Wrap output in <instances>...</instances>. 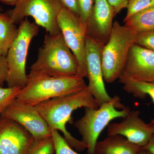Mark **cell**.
Returning <instances> with one entry per match:
<instances>
[{"label":"cell","instance_id":"obj_1","mask_svg":"<svg viewBox=\"0 0 154 154\" xmlns=\"http://www.w3.org/2000/svg\"><path fill=\"white\" fill-rule=\"evenodd\" d=\"M99 106V102L87 87L77 94L53 98L42 102L35 107L51 131H60L69 145L78 151H83L87 149V146L68 131L66 123L72 121V113L78 108L84 107L98 109Z\"/></svg>","mask_w":154,"mask_h":154},{"label":"cell","instance_id":"obj_2","mask_svg":"<svg viewBox=\"0 0 154 154\" xmlns=\"http://www.w3.org/2000/svg\"><path fill=\"white\" fill-rule=\"evenodd\" d=\"M76 59L65 42L61 33L45 36L37 59L30 67L28 80L45 77L77 75Z\"/></svg>","mask_w":154,"mask_h":154},{"label":"cell","instance_id":"obj_3","mask_svg":"<svg viewBox=\"0 0 154 154\" xmlns=\"http://www.w3.org/2000/svg\"><path fill=\"white\" fill-rule=\"evenodd\" d=\"M87 87L84 78L78 75L41 77L28 80L16 99L35 106L53 98L77 94Z\"/></svg>","mask_w":154,"mask_h":154},{"label":"cell","instance_id":"obj_4","mask_svg":"<svg viewBox=\"0 0 154 154\" xmlns=\"http://www.w3.org/2000/svg\"><path fill=\"white\" fill-rule=\"evenodd\" d=\"M85 108V114L74 125L87 146L88 154H95V147L102 131L113 119L125 118L131 110L122 104L117 96L100 105L98 109Z\"/></svg>","mask_w":154,"mask_h":154},{"label":"cell","instance_id":"obj_5","mask_svg":"<svg viewBox=\"0 0 154 154\" xmlns=\"http://www.w3.org/2000/svg\"><path fill=\"white\" fill-rule=\"evenodd\" d=\"M136 36V33L125 25L113 22L110 38L102 50V72L106 82H114L121 76Z\"/></svg>","mask_w":154,"mask_h":154},{"label":"cell","instance_id":"obj_6","mask_svg":"<svg viewBox=\"0 0 154 154\" xmlns=\"http://www.w3.org/2000/svg\"><path fill=\"white\" fill-rule=\"evenodd\" d=\"M38 26L27 18L20 23L17 37L6 56L8 67L7 83L9 88L22 89L27 85L26 64L28 49L32 39L38 35Z\"/></svg>","mask_w":154,"mask_h":154},{"label":"cell","instance_id":"obj_7","mask_svg":"<svg viewBox=\"0 0 154 154\" xmlns=\"http://www.w3.org/2000/svg\"><path fill=\"white\" fill-rule=\"evenodd\" d=\"M63 7L59 0H20L6 13L16 25L31 17L36 25L45 28L47 33L56 35L61 32L57 19Z\"/></svg>","mask_w":154,"mask_h":154},{"label":"cell","instance_id":"obj_8","mask_svg":"<svg viewBox=\"0 0 154 154\" xmlns=\"http://www.w3.org/2000/svg\"><path fill=\"white\" fill-rule=\"evenodd\" d=\"M57 22L65 42L76 59L77 75L87 78L86 24L63 7L58 14Z\"/></svg>","mask_w":154,"mask_h":154},{"label":"cell","instance_id":"obj_9","mask_svg":"<svg viewBox=\"0 0 154 154\" xmlns=\"http://www.w3.org/2000/svg\"><path fill=\"white\" fill-rule=\"evenodd\" d=\"M1 116L14 120L30 132L35 139L52 136L46 122L35 106L15 99L3 111Z\"/></svg>","mask_w":154,"mask_h":154},{"label":"cell","instance_id":"obj_10","mask_svg":"<svg viewBox=\"0 0 154 154\" xmlns=\"http://www.w3.org/2000/svg\"><path fill=\"white\" fill-rule=\"evenodd\" d=\"M104 46L87 36L86 58L88 88L99 105L109 102L112 97L107 94L105 88L102 72V50Z\"/></svg>","mask_w":154,"mask_h":154},{"label":"cell","instance_id":"obj_11","mask_svg":"<svg viewBox=\"0 0 154 154\" xmlns=\"http://www.w3.org/2000/svg\"><path fill=\"white\" fill-rule=\"evenodd\" d=\"M34 140L19 123L0 117V154H28Z\"/></svg>","mask_w":154,"mask_h":154},{"label":"cell","instance_id":"obj_12","mask_svg":"<svg viewBox=\"0 0 154 154\" xmlns=\"http://www.w3.org/2000/svg\"><path fill=\"white\" fill-rule=\"evenodd\" d=\"M139 111L130 110L120 122H113L107 127V135H120L141 148L148 142L154 134L150 123L147 124L139 117Z\"/></svg>","mask_w":154,"mask_h":154},{"label":"cell","instance_id":"obj_13","mask_svg":"<svg viewBox=\"0 0 154 154\" xmlns=\"http://www.w3.org/2000/svg\"><path fill=\"white\" fill-rule=\"evenodd\" d=\"M121 76L139 82H154V51L134 44Z\"/></svg>","mask_w":154,"mask_h":154},{"label":"cell","instance_id":"obj_14","mask_svg":"<svg viewBox=\"0 0 154 154\" xmlns=\"http://www.w3.org/2000/svg\"><path fill=\"white\" fill-rule=\"evenodd\" d=\"M115 16L107 0H94L92 14L86 24L87 36L105 46L110 38Z\"/></svg>","mask_w":154,"mask_h":154},{"label":"cell","instance_id":"obj_15","mask_svg":"<svg viewBox=\"0 0 154 154\" xmlns=\"http://www.w3.org/2000/svg\"><path fill=\"white\" fill-rule=\"evenodd\" d=\"M141 148L120 135H107L97 142L95 154H137Z\"/></svg>","mask_w":154,"mask_h":154},{"label":"cell","instance_id":"obj_16","mask_svg":"<svg viewBox=\"0 0 154 154\" xmlns=\"http://www.w3.org/2000/svg\"><path fill=\"white\" fill-rule=\"evenodd\" d=\"M18 31V28L8 14L0 13V56L6 57Z\"/></svg>","mask_w":154,"mask_h":154},{"label":"cell","instance_id":"obj_17","mask_svg":"<svg viewBox=\"0 0 154 154\" xmlns=\"http://www.w3.org/2000/svg\"><path fill=\"white\" fill-rule=\"evenodd\" d=\"M124 22L125 26L136 33L154 30V5L135 14Z\"/></svg>","mask_w":154,"mask_h":154},{"label":"cell","instance_id":"obj_18","mask_svg":"<svg viewBox=\"0 0 154 154\" xmlns=\"http://www.w3.org/2000/svg\"><path fill=\"white\" fill-rule=\"evenodd\" d=\"M119 79V82L123 85V90L128 93L141 99H145L148 95L154 103V82H139L126 79L122 76ZM150 123L154 124V119Z\"/></svg>","mask_w":154,"mask_h":154},{"label":"cell","instance_id":"obj_19","mask_svg":"<svg viewBox=\"0 0 154 154\" xmlns=\"http://www.w3.org/2000/svg\"><path fill=\"white\" fill-rule=\"evenodd\" d=\"M54 143L52 136L42 138L35 139L28 154H54Z\"/></svg>","mask_w":154,"mask_h":154},{"label":"cell","instance_id":"obj_20","mask_svg":"<svg viewBox=\"0 0 154 154\" xmlns=\"http://www.w3.org/2000/svg\"><path fill=\"white\" fill-rule=\"evenodd\" d=\"M21 89L19 87L4 88L0 86V117L6 107L16 99Z\"/></svg>","mask_w":154,"mask_h":154},{"label":"cell","instance_id":"obj_21","mask_svg":"<svg viewBox=\"0 0 154 154\" xmlns=\"http://www.w3.org/2000/svg\"><path fill=\"white\" fill-rule=\"evenodd\" d=\"M154 5V0H129L127 12L123 22L135 14Z\"/></svg>","mask_w":154,"mask_h":154},{"label":"cell","instance_id":"obj_22","mask_svg":"<svg viewBox=\"0 0 154 154\" xmlns=\"http://www.w3.org/2000/svg\"><path fill=\"white\" fill-rule=\"evenodd\" d=\"M55 154H79L72 149L58 131H51Z\"/></svg>","mask_w":154,"mask_h":154},{"label":"cell","instance_id":"obj_23","mask_svg":"<svg viewBox=\"0 0 154 154\" xmlns=\"http://www.w3.org/2000/svg\"><path fill=\"white\" fill-rule=\"evenodd\" d=\"M135 44L154 51V30L136 33Z\"/></svg>","mask_w":154,"mask_h":154},{"label":"cell","instance_id":"obj_24","mask_svg":"<svg viewBox=\"0 0 154 154\" xmlns=\"http://www.w3.org/2000/svg\"><path fill=\"white\" fill-rule=\"evenodd\" d=\"M79 10V18L87 24L93 11L94 0H78Z\"/></svg>","mask_w":154,"mask_h":154},{"label":"cell","instance_id":"obj_25","mask_svg":"<svg viewBox=\"0 0 154 154\" xmlns=\"http://www.w3.org/2000/svg\"><path fill=\"white\" fill-rule=\"evenodd\" d=\"M8 76V67L7 58L0 56V86L5 82H7Z\"/></svg>","mask_w":154,"mask_h":154},{"label":"cell","instance_id":"obj_26","mask_svg":"<svg viewBox=\"0 0 154 154\" xmlns=\"http://www.w3.org/2000/svg\"><path fill=\"white\" fill-rule=\"evenodd\" d=\"M64 8L79 17V10L78 0H59Z\"/></svg>","mask_w":154,"mask_h":154},{"label":"cell","instance_id":"obj_27","mask_svg":"<svg viewBox=\"0 0 154 154\" xmlns=\"http://www.w3.org/2000/svg\"><path fill=\"white\" fill-rule=\"evenodd\" d=\"M114 11L115 16L123 9L127 8L129 0H107Z\"/></svg>","mask_w":154,"mask_h":154},{"label":"cell","instance_id":"obj_28","mask_svg":"<svg viewBox=\"0 0 154 154\" xmlns=\"http://www.w3.org/2000/svg\"><path fill=\"white\" fill-rule=\"evenodd\" d=\"M141 148L146 150L150 154H154V134L152 136L146 144Z\"/></svg>","mask_w":154,"mask_h":154},{"label":"cell","instance_id":"obj_29","mask_svg":"<svg viewBox=\"0 0 154 154\" xmlns=\"http://www.w3.org/2000/svg\"><path fill=\"white\" fill-rule=\"evenodd\" d=\"M20 0H0V2L5 5L15 6Z\"/></svg>","mask_w":154,"mask_h":154},{"label":"cell","instance_id":"obj_30","mask_svg":"<svg viewBox=\"0 0 154 154\" xmlns=\"http://www.w3.org/2000/svg\"><path fill=\"white\" fill-rule=\"evenodd\" d=\"M137 154H151L147 151L142 148H141L139 151L138 152Z\"/></svg>","mask_w":154,"mask_h":154},{"label":"cell","instance_id":"obj_31","mask_svg":"<svg viewBox=\"0 0 154 154\" xmlns=\"http://www.w3.org/2000/svg\"><path fill=\"white\" fill-rule=\"evenodd\" d=\"M151 125H152L153 128V129H154V124H151Z\"/></svg>","mask_w":154,"mask_h":154},{"label":"cell","instance_id":"obj_32","mask_svg":"<svg viewBox=\"0 0 154 154\" xmlns=\"http://www.w3.org/2000/svg\"><path fill=\"white\" fill-rule=\"evenodd\" d=\"M2 11V8H0V11Z\"/></svg>","mask_w":154,"mask_h":154}]
</instances>
